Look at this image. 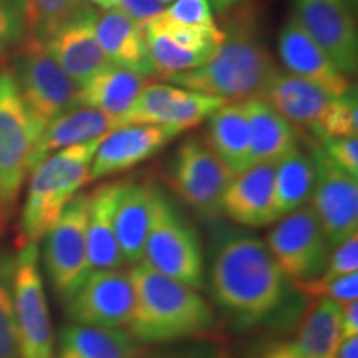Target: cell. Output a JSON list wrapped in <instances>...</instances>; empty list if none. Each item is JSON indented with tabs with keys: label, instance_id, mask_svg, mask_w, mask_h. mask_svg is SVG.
<instances>
[{
	"label": "cell",
	"instance_id": "7c38bea8",
	"mask_svg": "<svg viewBox=\"0 0 358 358\" xmlns=\"http://www.w3.org/2000/svg\"><path fill=\"white\" fill-rule=\"evenodd\" d=\"M312 159L315 163L312 208L330 248H335L358 231V178L340 169L320 145L313 146Z\"/></svg>",
	"mask_w": 358,
	"mask_h": 358
},
{
	"label": "cell",
	"instance_id": "b9f144b4",
	"mask_svg": "<svg viewBox=\"0 0 358 358\" xmlns=\"http://www.w3.org/2000/svg\"><path fill=\"white\" fill-rule=\"evenodd\" d=\"M85 2L92 3V6L101 8V10H106V8H113V6H115V0H85Z\"/></svg>",
	"mask_w": 358,
	"mask_h": 358
},
{
	"label": "cell",
	"instance_id": "52a82bcc",
	"mask_svg": "<svg viewBox=\"0 0 358 358\" xmlns=\"http://www.w3.org/2000/svg\"><path fill=\"white\" fill-rule=\"evenodd\" d=\"M10 70L27 108L43 129L78 105V87L42 40L25 35Z\"/></svg>",
	"mask_w": 358,
	"mask_h": 358
},
{
	"label": "cell",
	"instance_id": "f546056e",
	"mask_svg": "<svg viewBox=\"0 0 358 358\" xmlns=\"http://www.w3.org/2000/svg\"><path fill=\"white\" fill-rule=\"evenodd\" d=\"M15 254L0 248V358H20L19 330L13 306Z\"/></svg>",
	"mask_w": 358,
	"mask_h": 358
},
{
	"label": "cell",
	"instance_id": "f35d334b",
	"mask_svg": "<svg viewBox=\"0 0 358 358\" xmlns=\"http://www.w3.org/2000/svg\"><path fill=\"white\" fill-rule=\"evenodd\" d=\"M358 337V303L350 302L342 306V319H340V340Z\"/></svg>",
	"mask_w": 358,
	"mask_h": 358
},
{
	"label": "cell",
	"instance_id": "d6986e66",
	"mask_svg": "<svg viewBox=\"0 0 358 358\" xmlns=\"http://www.w3.org/2000/svg\"><path fill=\"white\" fill-rule=\"evenodd\" d=\"M95 34L111 65L122 66L143 77H156L148 50L145 27L138 25L116 8L96 12Z\"/></svg>",
	"mask_w": 358,
	"mask_h": 358
},
{
	"label": "cell",
	"instance_id": "44dd1931",
	"mask_svg": "<svg viewBox=\"0 0 358 358\" xmlns=\"http://www.w3.org/2000/svg\"><path fill=\"white\" fill-rule=\"evenodd\" d=\"M259 98L287 122L313 131L334 96L319 85L277 69Z\"/></svg>",
	"mask_w": 358,
	"mask_h": 358
},
{
	"label": "cell",
	"instance_id": "4316f807",
	"mask_svg": "<svg viewBox=\"0 0 358 358\" xmlns=\"http://www.w3.org/2000/svg\"><path fill=\"white\" fill-rule=\"evenodd\" d=\"M250 128V161H279L299 146L297 129L261 98L243 101Z\"/></svg>",
	"mask_w": 358,
	"mask_h": 358
},
{
	"label": "cell",
	"instance_id": "74e56055",
	"mask_svg": "<svg viewBox=\"0 0 358 358\" xmlns=\"http://www.w3.org/2000/svg\"><path fill=\"white\" fill-rule=\"evenodd\" d=\"M168 6L158 2V0H115L113 8L120 10L129 19L136 22L138 25L145 27L151 20L161 15Z\"/></svg>",
	"mask_w": 358,
	"mask_h": 358
},
{
	"label": "cell",
	"instance_id": "83f0119b",
	"mask_svg": "<svg viewBox=\"0 0 358 358\" xmlns=\"http://www.w3.org/2000/svg\"><path fill=\"white\" fill-rule=\"evenodd\" d=\"M141 343L123 329L70 324L62 329L55 358H138Z\"/></svg>",
	"mask_w": 358,
	"mask_h": 358
},
{
	"label": "cell",
	"instance_id": "484cf974",
	"mask_svg": "<svg viewBox=\"0 0 358 358\" xmlns=\"http://www.w3.org/2000/svg\"><path fill=\"white\" fill-rule=\"evenodd\" d=\"M150 83V78L140 73L108 65L78 88V105L95 108L120 122Z\"/></svg>",
	"mask_w": 358,
	"mask_h": 358
},
{
	"label": "cell",
	"instance_id": "d6a6232c",
	"mask_svg": "<svg viewBox=\"0 0 358 358\" xmlns=\"http://www.w3.org/2000/svg\"><path fill=\"white\" fill-rule=\"evenodd\" d=\"M27 35L24 0H0V60Z\"/></svg>",
	"mask_w": 358,
	"mask_h": 358
},
{
	"label": "cell",
	"instance_id": "bcb514c9",
	"mask_svg": "<svg viewBox=\"0 0 358 358\" xmlns=\"http://www.w3.org/2000/svg\"><path fill=\"white\" fill-rule=\"evenodd\" d=\"M216 358H231V357L227 355V353H219V355H217Z\"/></svg>",
	"mask_w": 358,
	"mask_h": 358
},
{
	"label": "cell",
	"instance_id": "8d00e7d4",
	"mask_svg": "<svg viewBox=\"0 0 358 358\" xmlns=\"http://www.w3.org/2000/svg\"><path fill=\"white\" fill-rule=\"evenodd\" d=\"M319 145L340 169L358 178V138L319 136Z\"/></svg>",
	"mask_w": 358,
	"mask_h": 358
},
{
	"label": "cell",
	"instance_id": "9c48e42d",
	"mask_svg": "<svg viewBox=\"0 0 358 358\" xmlns=\"http://www.w3.org/2000/svg\"><path fill=\"white\" fill-rule=\"evenodd\" d=\"M266 244L294 285L319 279L332 249L315 211L307 204L280 217L267 234Z\"/></svg>",
	"mask_w": 358,
	"mask_h": 358
},
{
	"label": "cell",
	"instance_id": "1f68e13d",
	"mask_svg": "<svg viewBox=\"0 0 358 358\" xmlns=\"http://www.w3.org/2000/svg\"><path fill=\"white\" fill-rule=\"evenodd\" d=\"M317 136L358 138V100L355 87L345 95L334 96L317 128Z\"/></svg>",
	"mask_w": 358,
	"mask_h": 358
},
{
	"label": "cell",
	"instance_id": "ab89813d",
	"mask_svg": "<svg viewBox=\"0 0 358 358\" xmlns=\"http://www.w3.org/2000/svg\"><path fill=\"white\" fill-rule=\"evenodd\" d=\"M330 358H358V337L340 340Z\"/></svg>",
	"mask_w": 358,
	"mask_h": 358
},
{
	"label": "cell",
	"instance_id": "ffe728a7",
	"mask_svg": "<svg viewBox=\"0 0 358 358\" xmlns=\"http://www.w3.org/2000/svg\"><path fill=\"white\" fill-rule=\"evenodd\" d=\"M123 182H106L88 194L87 245L92 271H122L124 259L115 231V209Z\"/></svg>",
	"mask_w": 358,
	"mask_h": 358
},
{
	"label": "cell",
	"instance_id": "f1b7e54d",
	"mask_svg": "<svg viewBox=\"0 0 358 358\" xmlns=\"http://www.w3.org/2000/svg\"><path fill=\"white\" fill-rule=\"evenodd\" d=\"M315 187V163L312 156L295 148L277 161L274 209L279 221L312 199Z\"/></svg>",
	"mask_w": 358,
	"mask_h": 358
},
{
	"label": "cell",
	"instance_id": "9a60e30c",
	"mask_svg": "<svg viewBox=\"0 0 358 358\" xmlns=\"http://www.w3.org/2000/svg\"><path fill=\"white\" fill-rule=\"evenodd\" d=\"M179 134V129L166 124H133L115 129L96 148L90 168V181L136 168L161 153Z\"/></svg>",
	"mask_w": 358,
	"mask_h": 358
},
{
	"label": "cell",
	"instance_id": "7bdbcfd3",
	"mask_svg": "<svg viewBox=\"0 0 358 358\" xmlns=\"http://www.w3.org/2000/svg\"><path fill=\"white\" fill-rule=\"evenodd\" d=\"M161 358H206V357L199 355V353H179V355H166Z\"/></svg>",
	"mask_w": 358,
	"mask_h": 358
},
{
	"label": "cell",
	"instance_id": "ba28073f",
	"mask_svg": "<svg viewBox=\"0 0 358 358\" xmlns=\"http://www.w3.org/2000/svg\"><path fill=\"white\" fill-rule=\"evenodd\" d=\"M232 176L198 134L179 145L168 169L169 186L178 198L206 219L222 214V194Z\"/></svg>",
	"mask_w": 358,
	"mask_h": 358
},
{
	"label": "cell",
	"instance_id": "f6af8a7d",
	"mask_svg": "<svg viewBox=\"0 0 358 358\" xmlns=\"http://www.w3.org/2000/svg\"><path fill=\"white\" fill-rule=\"evenodd\" d=\"M158 2H161V3H164V6H168V3H173L174 0H158Z\"/></svg>",
	"mask_w": 358,
	"mask_h": 358
},
{
	"label": "cell",
	"instance_id": "8fae6325",
	"mask_svg": "<svg viewBox=\"0 0 358 358\" xmlns=\"http://www.w3.org/2000/svg\"><path fill=\"white\" fill-rule=\"evenodd\" d=\"M13 306L19 330L20 358H55V338L45 297L37 244L15 254Z\"/></svg>",
	"mask_w": 358,
	"mask_h": 358
},
{
	"label": "cell",
	"instance_id": "277c9868",
	"mask_svg": "<svg viewBox=\"0 0 358 358\" xmlns=\"http://www.w3.org/2000/svg\"><path fill=\"white\" fill-rule=\"evenodd\" d=\"M101 140L55 151L32 169L19 222L22 245L38 244L90 182V168Z\"/></svg>",
	"mask_w": 358,
	"mask_h": 358
},
{
	"label": "cell",
	"instance_id": "4dcf8cb0",
	"mask_svg": "<svg viewBox=\"0 0 358 358\" xmlns=\"http://www.w3.org/2000/svg\"><path fill=\"white\" fill-rule=\"evenodd\" d=\"M27 35L45 42L85 6V0H24Z\"/></svg>",
	"mask_w": 358,
	"mask_h": 358
},
{
	"label": "cell",
	"instance_id": "30bf717a",
	"mask_svg": "<svg viewBox=\"0 0 358 358\" xmlns=\"http://www.w3.org/2000/svg\"><path fill=\"white\" fill-rule=\"evenodd\" d=\"M88 194H77L43 237V264L53 290L69 302L92 268L87 245Z\"/></svg>",
	"mask_w": 358,
	"mask_h": 358
},
{
	"label": "cell",
	"instance_id": "2e32d148",
	"mask_svg": "<svg viewBox=\"0 0 358 358\" xmlns=\"http://www.w3.org/2000/svg\"><path fill=\"white\" fill-rule=\"evenodd\" d=\"M95 19L96 10L88 3L43 42L78 88L111 65L96 40Z\"/></svg>",
	"mask_w": 358,
	"mask_h": 358
},
{
	"label": "cell",
	"instance_id": "3957f363",
	"mask_svg": "<svg viewBox=\"0 0 358 358\" xmlns=\"http://www.w3.org/2000/svg\"><path fill=\"white\" fill-rule=\"evenodd\" d=\"M275 71L277 65L259 38L254 20L241 13L226 25L221 47L208 64L168 80L192 92L244 101L261 96Z\"/></svg>",
	"mask_w": 358,
	"mask_h": 358
},
{
	"label": "cell",
	"instance_id": "60d3db41",
	"mask_svg": "<svg viewBox=\"0 0 358 358\" xmlns=\"http://www.w3.org/2000/svg\"><path fill=\"white\" fill-rule=\"evenodd\" d=\"M208 2L211 3L213 12L227 13V12H232L237 7L244 6L245 0H208Z\"/></svg>",
	"mask_w": 358,
	"mask_h": 358
},
{
	"label": "cell",
	"instance_id": "7402d4cb",
	"mask_svg": "<svg viewBox=\"0 0 358 358\" xmlns=\"http://www.w3.org/2000/svg\"><path fill=\"white\" fill-rule=\"evenodd\" d=\"M156 189L158 185L153 181H127L120 191L115 209V231L124 264L129 266L143 261Z\"/></svg>",
	"mask_w": 358,
	"mask_h": 358
},
{
	"label": "cell",
	"instance_id": "4fadbf2b",
	"mask_svg": "<svg viewBox=\"0 0 358 358\" xmlns=\"http://www.w3.org/2000/svg\"><path fill=\"white\" fill-rule=\"evenodd\" d=\"M65 303L73 324L123 329L133 312V284L123 271H92L82 287Z\"/></svg>",
	"mask_w": 358,
	"mask_h": 358
},
{
	"label": "cell",
	"instance_id": "e575fe53",
	"mask_svg": "<svg viewBox=\"0 0 358 358\" xmlns=\"http://www.w3.org/2000/svg\"><path fill=\"white\" fill-rule=\"evenodd\" d=\"M161 15L181 25L199 27V29L217 27L211 3L208 0H174Z\"/></svg>",
	"mask_w": 358,
	"mask_h": 358
},
{
	"label": "cell",
	"instance_id": "d590c367",
	"mask_svg": "<svg viewBox=\"0 0 358 358\" xmlns=\"http://www.w3.org/2000/svg\"><path fill=\"white\" fill-rule=\"evenodd\" d=\"M358 271V237L357 234L348 237L347 241L335 245V250L330 254L324 274L317 282H330L337 277L353 274Z\"/></svg>",
	"mask_w": 358,
	"mask_h": 358
},
{
	"label": "cell",
	"instance_id": "e0dca14e",
	"mask_svg": "<svg viewBox=\"0 0 358 358\" xmlns=\"http://www.w3.org/2000/svg\"><path fill=\"white\" fill-rule=\"evenodd\" d=\"M277 50L289 73L319 85L332 96L345 95L353 88L348 75L335 65L329 53L308 35L294 15L282 27Z\"/></svg>",
	"mask_w": 358,
	"mask_h": 358
},
{
	"label": "cell",
	"instance_id": "6da1fadb",
	"mask_svg": "<svg viewBox=\"0 0 358 358\" xmlns=\"http://www.w3.org/2000/svg\"><path fill=\"white\" fill-rule=\"evenodd\" d=\"M213 299L241 327L261 324L287 301L289 280L256 234L224 229L214 241L209 266Z\"/></svg>",
	"mask_w": 358,
	"mask_h": 358
},
{
	"label": "cell",
	"instance_id": "cb8c5ba5",
	"mask_svg": "<svg viewBox=\"0 0 358 358\" xmlns=\"http://www.w3.org/2000/svg\"><path fill=\"white\" fill-rule=\"evenodd\" d=\"M118 128L122 127L113 116L101 113V111L90 108V106L77 105L75 108L53 120L43 129L42 138L35 148L32 161L34 168L55 151L101 140Z\"/></svg>",
	"mask_w": 358,
	"mask_h": 358
},
{
	"label": "cell",
	"instance_id": "d4e9b609",
	"mask_svg": "<svg viewBox=\"0 0 358 358\" xmlns=\"http://www.w3.org/2000/svg\"><path fill=\"white\" fill-rule=\"evenodd\" d=\"M208 146L232 174L252 166L250 128L243 101L227 103L208 118Z\"/></svg>",
	"mask_w": 358,
	"mask_h": 358
},
{
	"label": "cell",
	"instance_id": "603a6c76",
	"mask_svg": "<svg viewBox=\"0 0 358 358\" xmlns=\"http://www.w3.org/2000/svg\"><path fill=\"white\" fill-rule=\"evenodd\" d=\"M342 306L319 299L308 308L299 332L290 342L277 343L266 352L271 358H330L340 342Z\"/></svg>",
	"mask_w": 358,
	"mask_h": 358
},
{
	"label": "cell",
	"instance_id": "ee69618b",
	"mask_svg": "<svg viewBox=\"0 0 358 358\" xmlns=\"http://www.w3.org/2000/svg\"><path fill=\"white\" fill-rule=\"evenodd\" d=\"M347 2H348V6L352 7V10L355 12L357 7H358V0H347Z\"/></svg>",
	"mask_w": 358,
	"mask_h": 358
},
{
	"label": "cell",
	"instance_id": "8992f818",
	"mask_svg": "<svg viewBox=\"0 0 358 358\" xmlns=\"http://www.w3.org/2000/svg\"><path fill=\"white\" fill-rule=\"evenodd\" d=\"M143 262L187 287H204L206 262L201 237L161 186L156 189Z\"/></svg>",
	"mask_w": 358,
	"mask_h": 358
},
{
	"label": "cell",
	"instance_id": "5bb4252c",
	"mask_svg": "<svg viewBox=\"0 0 358 358\" xmlns=\"http://www.w3.org/2000/svg\"><path fill=\"white\" fill-rule=\"evenodd\" d=\"M294 13L308 35L329 53L343 73L358 69L355 12L347 0H292Z\"/></svg>",
	"mask_w": 358,
	"mask_h": 358
},
{
	"label": "cell",
	"instance_id": "7a4b0ae2",
	"mask_svg": "<svg viewBox=\"0 0 358 358\" xmlns=\"http://www.w3.org/2000/svg\"><path fill=\"white\" fill-rule=\"evenodd\" d=\"M128 275L134 290L128 329L141 345L201 337L216 325V313L199 290L161 274L143 261L134 264Z\"/></svg>",
	"mask_w": 358,
	"mask_h": 358
},
{
	"label": "cell",
	"instance_id": "836d02e7",
	"mask_svg": "<svg viewBox=\"0 0 358 358\" xmlns=\"http://www.w3.org/2000/svg\"><path fill=\"white\" fill-rule=\"evenodd\" d=\"M295 287L312 297L330 299L340 306H347L358 299V274L353 272V274L337 277L330 282H303V284H295Z\"/></svg>",
	"mask_w": 358,
	"mask_h": 358
},
{
	"label": "cell",
	"instance_id": "5b68a950",
	"mask_svg": "<svg viewBox=\"0 0 358 358\" xmlns=\"http://www.w3.org/2000/svg\"><path fill=\"white\" fill-rule=\"evenodd\" d=\"M43 128L22 98L10 70H0V234L15 216Z\"/></svg>",
	"mask_w": 358,
	"mask_h": 358
},
{
	"label": "cell",
	"instance_id": "ac0fdd59",
	"mask_svg": "<svg viewBox=\"0 0 358 358\" xmlns=\"http://www.w3.org/2000/svg\"><path fill=\"white\" fill-rule=\"evenodd\" d=\"M275 166L277 161H267L234 174L222 194V214L244 227L275 222Z\"/></svg>",
	"mask_w": 358,
	"mask_h": 358
}]
</instances>
